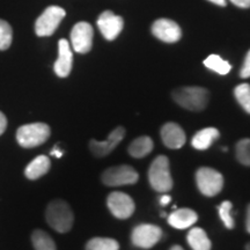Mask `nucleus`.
<instances>
[{"mask_svg": "<svg viewBox=\"0 0 250 250\" xmlns=\"http://www.w3.org/2000/svg\"><path fill=\"white\" fill-rule=\"evenodd\" d=\"M149 184L155 191L166 193L173 189L170 165L167 156L159 155L153 160L148 169Z\"/></svg>", "mask_w": 250, "mask_h": 250, "instance_id": "obj_3", "label": "nucleus"}, {"mask_svg": "<svg viewBox=\"0 0 250 250\" xmlns=\"http://www.w3.org/2000/svg\"><path fill=\"white\" fill-rule=\"evenodd\" d=\"M50 154L57 156V158H61V156L62 155V149L58 148V146H55V147L52 148V151H51V153H50Z\"/></svg>", "mask_w": 250, "mask_h": 250, "instance_id": "obj_33", "label": "nucleus"}, {"mask_svg": "<svg viewBox=\"0 0 250 250\" xmlns=\"http://www.w3.org/2000/svg\"><path fill=\"white\" fill-rule=\"evenodd\" d=\"M152 34L166 43H176L181 40V27L170 19H158L152 26Z\"/></svg>", "mask_w": 250, "mask_h": 250, "instance_id": "obj_12", "label": "nucleus"}, {"mask_svg": "<svg viewBox=\"0 0 250 250\" xmlns=\"http://www.w3.org/2000/svg\"><path fill=\"white\" fill-rule=\"evenodd\" d=\"M93 27L88 22H78L71 31V42L74 51L87 54L93 46Z\"/></svg>", "mask_w": 250, "mask_h": 250, "instance_id": "obj_9", "label": "nucleus"}, {"mask_svg": "<svg viewBox=\"0 0 250 250\" xmlns=\"http://www.w3.org/2000/svg\"><path fill=\"white\" fill-rule=\"evenodd\" d=\"M170 201H171V197L168 196V195H164V196L160 197V203H161V205H164V206L169 204Z\"/></svg>", "mask_w": 250, "mask_h": 250, "instance_id": "obj_32", "label": "nucleus"}, {"mask_svg": "<svg viewBox=\"0 0 250 250\" xmlns=\"http://www.w3.org/2000/svg\"><path fill=\"white\" fill-rule=\"evenodd\" d=\"M6 127H7V118L0 111V136L5 132Z\"/></svg>", "mask_w": 250, "mask_h": 250, "instance_id": "obj_29", "label": "nucleus"}, {"mask_svg": "<svg viewBox=\"0 0 250 250\" xmlns=\"http://www.w3.org/2000/svg\"><path fill=\"white\" fill-rule=\"evenodd\" d=\"M108 208L111 214L118 219H127L134 212V202L129 195L121 191H114L108 196Z\"/></svg>", "mask_w": 250, "mask_h": 250, "instance_id": "obj_10", "label": "nucleus"}, {"mask_svg": "<svg viewBox=\"0 0 250 250\" xmlns=\"http://www.w3.org/2000/svg\"><path fill=\"white\" fill-rule=\"evenodd\" d=\"M50 167H51V162L48 156L39 155L27 166L24 169V175L29 180H37L48 173Z\"/></svg>", "mask_w": 250, "mask_h": 250, "instance_id": "obj_18", "label": "nucleus"}, {"mask_svg": "<svg viewBox=\"0 0 250 250\" xmlns=\"http://www.w3.org/2000/svg\"><path fill=\"white\" fill-rule=\"evenodd\" d=\"M246 229L250 234V204L247 208V218H246Z\"/></svg>", "mask_w": 250, "mask_h": 250, "instance_id": "obj_31", "label": "nucleus"}, {"mask_svg": "<svg viewBox=\"0 0 250 250\" xmlns=\"http://www.w3.org/2000/svg\"><path fill=\"white\" fill-rule=\"evenodd\" d=\"M220 137L219 131L215 127H205L201 131H198L191 140V145L193 148L198 151H205L210 148L211 145Z\"/></svg>", "mask_w": 250, "mask_h": 250, "instance_id": "obj_17", "label": "nucleus"}, {"mask_svg": "<svg viewBox=\"0 0 250 250\" xmlns=\"http://www.w3.org/2000/svg\"><path fill=\"white\" fill-rule=\"evenodd\" d=\"M13 39V31L8 22L0 20V50L8 49L12 44Z\"/></svg>", "mask_w": 250, "mask_h": 250, "instance_id": "obj_27", "label": "nucleus"}, {"mask_svg": "<svg viewBox=\"0 0 250 250\" xmlns=\"http://www.w3.org/2000/svg\"><path fill=\"white\" fill-rule=\"evenodd\" d=\"M124 137H125V129L123 126H117L116 129L111 131L108 138L103 140V142H99V140H95V139L90 140L89 142L90 152H92L93 155H95L96 158H103V156H107L117 147L118 144L123 140Z\"/></svg>", "mask_w": 250, "mask_h": 250, "instance_id": "obj_11", "label": "nucleus"}, {"mask_svg": "<svg viewBox=\"0 0 250 250\" xmlns=\"http://www.w3.org/2000/svg\"><path fill=\"white\" fill-rule=\"evenodd\" d=\"M232 203L225 201L219 205L218 211H219V215H220L221 221H223L225 227L228 228V229H233L235 224H234V219L232 215H230V211H232Z\"/></svg>", "mask_w": 250, "mask_h": 250, "instance_id": "obj_26", "label": "nucleus"}, {"mask_svg": "<svg viewBox=\"0 0 250 250\" xmlns=\"http://www.w3.org/2000/svg\"><path fill=\"white\" fill-rule=\"evenodd\" d=\"M72 64H73V55H72L70 43L67 40L62 39L58 43V59L55 62V73L59 78H66L71 73Z\"/></svg>", "mask_w": 250, "mask_h": 250, "instance_id": "obj_15", "label": "nucleus"}, {"mask_svg": "<svg viewBox=\"0 0 250 250\" xmlns=\"http://www.w3.org/2000/svg\"><path fill=\"white\" fill-rule=\"evenodd\" d=\"M234 5L240 8H249L250 7V0H230Z\"/></svg>", "mask_w": 250, "mask_h": 250, "instance_id": "obj_30", "label": "nucleus"}, {"mask_svg": "<svg viewBox=\"0 0 250 250\" xmlns=\"http://www.w3.org/2000/svg\"><path fill=\"white\" fill-rule=\"evenodd\" d=\"M235 156L240 164L250 167V139L246 138L237 142L235 146Z\"/></svg>", "mask_w": 250, "mask_h": 250, "instance_id": "obj_25", "label": "nucleus"}, {"mask_svg": "<svg viewBox=\"0 0 250 250\" xmlns=\"http://www.w3.org/2000/svg\"><path fill=\"white\" fill-rule=\"evenodd\" d=\"M162 230L160 227L152 224H142L133 228L131 241L136 247L149 249L161 240Z\"/></svg>", "mask_w": 250, "mask_h": 250, "instance_id": "obj_8", "label": "nucleus"}, {"mask_svg": "<svg viewBox=\"0 0 250 250\" xmlns=\"http://www.w3.org/2000/svg\"><path fill=\"white\" fill-rule=\"evenodd\" d=\"M196 184L202 195L213 197L223 190L224 177L213 168L202 167L196 171Z\"/></svg>", "mask_w": 250, "mask_h": 250, "instance_id": "obj_5", "label": "nucleus"}, {"mask_svg": "<svg viewBox=\"0 0 250 250\" xmlns=\"http://www.w3.org/2000/svg\"><path fill=\"white\" fill-rule=\"evenodd\" d=\"M234 96L236 101L241 105L243 110L250 115V85L249 83H241L234 89Z\"/></svg>", "mask_w": 250, "mask_h": 250, "instance_id": "obj_24", "label": "nucleus"}, {"mask_svg": "<svg viewBox=\"0 0 250 250\" xmlns=\"http://www.w3.org/2000/svg\"><path fill=\"white\" fill-rule=\"evenodd\" d=\"M51 130L45 123H30L20 126L17 131L19 145L24 148H34L44 144L49 139Z\"/></svg>", "mask_w": 250, "mask_h": 250, "instance_id": "obj_4", "label": "nucleus"}, {"mask_svg": "<svg viewBox=\"0 0 250 250\" xmlns=\"http://www.w3.org/2000/svg\"><path fill=\"white\" fill-rule=\"evenodd\" d=\"M246 250H250V242L247 243V246H246Z\"/></svg>", "mask_w": 250, "mask_h": 250, "instance_id": "obj_36", "label": "nucleus"}, {"mask_svg": "<svg viewBox=\"0 0 250 250\" xmlns=\"http://www.w3.org/2000/svg\"><path fill=\"white\" fill-rule=\"evenodd\" d=\"M161 217H166V212H162V213H161Z\"/></svg>", "mask_w": 250, "mask_h": 250, "instance_id": "obj_37", "label": "nucleus"}, {"mask_svg": "<svg viewBox=\"0 0 250 250\" xmlns=\"http://www.w3.org/2000/svg\"><path fill=\"white\" fill-rule=\"evenodd\" d=\"M102 182L108 187H121L134 184L138 181L139 175L134 168L127 165L115 166L103 171Z\"/></svg>", "mask_w": 250, "mask_h": 250, "instance_id": "obj_7", "label": "nucleus"}, {"mask_svg": "<svg viewBox=\"0 0 250 250\" xmlns=\"http://www.w3.org/2000/svg\"><path fill=\"white\" fill-rule=\"evenodd\" d=\"M187 241L192 250H211L212 243L204 229L195 227L190 229L187 235Z\"/></svg>", "mask_w": 250, "mask_h": 250, "instance_id": "obj_19", "label": "nucleus"}, {"mask_svg": "<svg viewBox=\"0 0 250 250\" xmlns=\"http://www.w3.org/2000/svg\"><path fill=\"white\" fill-rule=\"evenodd\" d=\"M98 27L105 40L114 41L123 30L124 20L111 11H105L98 19Z\"/></svg>", "mask_w": 250, "mask_h": 250, "instance_id": "obj_13", "label": "nucleus"}, {"mask_svg": "<svg viewBox=\"0 0 250 250\" xmlns=\"http://www.w3.org/2000/svg\"><path fill=\"white\" fill-rule=\"evenodd\" d=\"M208 1L210 2H212V4H214V5H218V6H226L227 5V2H226V0H208Z\"/></svg>", "mask_w": 250, "mask_h": 250, "instance_id": "obj_34", "label": "nucleus"}, {"mask_svg": "<svg viewBox=\"0 0 250 250\" xmlns=\"http://www.w3.org/2000/svg\"><path fill=\"white\" fill-rule=\"evenodd\" d=\"M204 65L208 70L220 74V76H226L232 70V66L227 61H225L218 55H211L204 61Z\"/></svg>", "mask_w": 250, "mask_h": 250, "instance_id": "obj_22", "label": "nucleus"}, {"mask_svg": "<svg viewBox=\"0 0 250 250\" xmlns=\"http://www.w3.org/2000/svg\"><path fill=\"white\" fill-rule=\"evenodd\" d=\"M45 219L58 233H67L73 226L74 215L70 205L62 199H55L50 202L45 211Z\"/></svg>", "mask_w": 250, "mask_h": 250, "instance_id": "obj_2", "label": "nucleus"}, {"mask_svg": "<svg viewBox=\"0 0 250 250\" xmlns=\"http://www.w3.org/2000/svg\"><path fill=\"white\" fill-rule=\"evenodd\" d=\"M31 242L35 250H57L52 237L42 229H36L31 235Z\"/></svg>", "mask_w": 250, "mask_h": 250, "instance_id": "obj_21", "label": "nucleus"}, {"mask_svg": "<svg viewBox=\"0 0 250 250\" xmlns=\"http://www.w3.org/2000/svg\"><path fill=\"white\" fill-rule=\"evenodd\" d=\"M161 139L168 148L179 149L186 144L187 137L182 127L174 122H168L161 127Z\"/></svg>", "mask_w": 250, "mask_h": 250, "instance_id": "obj_14", "label": "nucleus"}, {"mask_svg": "<svg viewBox=\"0 0 250 250\" xmlns=\"http://www.w3.org/2000/svg\"><path fill=\"white\" fill-rule=\"evenodd\" d=\"M170 250H184V249L181 246H173L170 248Z\"/></svg>", "mask_w": 250, "mask_h": 250, "instance_id": "obj_35", "label": "nucleus"}, {"mask_svg": "<svg viewBox=\"0 0 250 250\" xmlns=\"http://www.w3.org/2000/svg\"><path fill=\"white\" fill-rule=\"evenodd\" d=\"M174 101L190 111H202L208 107L210 94L203 87H181L171 93Z\"/></svg>", "mask_w": 250, "mask_h": 250, "instance_id": "obj_1", "label": "nucleus"}, {"mask_svg": "<svg viewBox=\"0 0 250 250\" xmlns=\"http://www.w3.org/2000/svg\"><path fill=\"white\" fill-rule=\"evenodd\" d=\"M240 77L242 79H248V78H250V50L248 51V54L246 55L245 62H243L241 70H240Z\"/></svg>", "mask_w": 250, "mask_h": 250, "instance_id": "obj_28", "label": "nucleus"}, {"mask_svg": "<svg viewBox=\"0 0 250 250\" xmlns=\"http://www.w3.org/2000/svg\"><path fill=\"white\" fill-rule=\"evenodd\" d=\"M198 220V214L191 208H177L168 217V223L177 229H187Z\"/></svg>", "mask_w": 250, "mask_h": 250, "instance_id": "obj_16", "label": "nucleus"}, {"mask_svg": "<svg viewBox=\"0 0 250 250\" xmlns=\"http://www.w3.org/2000/svg\"><path fill=\"white\" fill-rule=\"evenodd\" d=\"M120 245L116 240L109 237H94L86 245V250H118Z\"/></svg>", "mask_w": 250, "mask_h": 250, "instance_id": "obj_23", "label": "nucleus"}, {"mask_svg": "<svg viewBox=\"0 0 250 250\" xmlns=\"http://www.w3.org/2000/svg\"><path fill=\"white\" fill-rule=\"evenodd\" d=\"M153 146H154L153 140L147 136H143L134 139L129 145L127 151H129V154L132 156V158L142 159L145 158L146 155H148L149 153L152 152Z\"/></svg>", "mask_w": 250, "mask_h": 250, "instance_id": "obj_20", "label": "nucleus"}, {"mask_svg": "<svg viewBox=\"0 0 250 250\" xmlns=\"http://www.w3.org/2000/svg\"><path fill=\"white\" fill-rule=\"evenodd\" d=\"M66 15L65 9L59 6H50L40 15L35 23V33L37 36H51L57 30L59 23Z\"/></svg>", "mask_w": 250, "mask_h": 250, "instance_id": "obj_6", "label": "nucleus"}]
</instances>
